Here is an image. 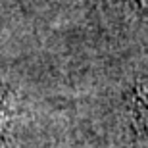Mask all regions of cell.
<instances>
[{
	"instance_id": "3957f363",
	"label": "cell",
	"mask_w": 148,
	"mask_h": 148,
	"mask_svg": "<svg viewBox=\"0 0 148 148\" xmlns=\"http://www.w3.org/2000/svg\"><path fill=\"white\" fill-rule=\"evenodd\" d=\"M146 94H148V92H146Z\"/></svg>"
},
{
	"instance_id": "6da1fadb",
	"label": "cell",
	"mask_w": 148,
	"mask_h": 148,
	"mask_svg": "<svg viewBox=\"0 0 148 148\" xmlns=\"http://www.w3.org/2000/svg\"><path fill=\"white\" fill-rule=\"evenodd\" d=\"M10 117H12V104H10V98L8 94L0 88V138L2 135L6 133L8 129V123H10Z\"/></svg>"
},
{
	"instance_id": "7a4b0ae2",
	"label": "cell",
	"mask_w": 148,
	"mask_h": 148,
	"mask_svg": "<svg viewBox=\"0 0 148 148\" xmlns=\"http://www.w3.org/2000/svg\"><path fill=\"white\" fill-rule=\"evenodd\" d=\"M140 2H143V6H146V8H148V0H140Z\"/></svg>"
}]
</instances>
